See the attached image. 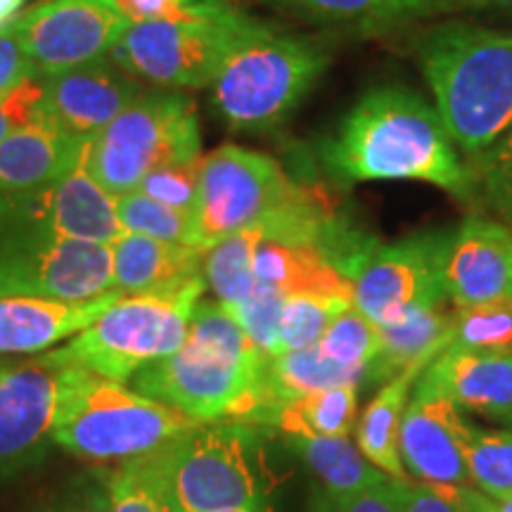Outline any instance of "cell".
<instances>
[{
    "instance_id": "cell-1",
    "label": "cell",
    "mask_w": 512,
    "mask_h": 512,
    "mask_svg": "<svg viewBox=\"0 0 512 512\" xmlns=\"http://www.w3.org/2000/svg\"><path fill=\"white\" fill-rule=\"evenodd\" d=\"M325 159L349 183L408 178L458 197L472 192L467 166L437 107L406 88H380L358 100Z\"/></svg>"
},
{
    "instance_id": "cell-2",
    "label": "cell",
    "mask_w": 512,
    "mask_h": 512,
    "mask_svg": "<svg viewBox=\"0 0 512 512\" xmlns=\"http://www.w3.org/2000/svg\"><path fill=\"white\" fill-rule=\"evenodd\" d=\"M268 358L226 306L200 299L176 354L133 377V389L197 422H256Z\"/></svg>"
},
{
    "instance_id": "cell-3",
    "label": "cell",
    "mask_w": 512,
    "mask_h": 512,
    "mask_svg": "<svg viewBox=\"0 0 512 512\" xmlns=\"http://www.w3.org/2000/svg\"><path fill=\"white\" fill-rule=\"evenodd\" d=\"M197 230L204 252L242 230H259L264 240L325 249L330 209L316 192L294 183L271 157L221 145L200 162Z\"/></svg>"
},
{
    "instance_id": "cell-4",
    "label": "cell",
    "mask_w": 512,
    "mask_h": 512,
    "mask_svg": "<svg viewBox=\"0 0 512 512\" xmlns=\"http://www.w3.org/2000/svg\"><path fill=\"white\" fill-rule=\"evenodd\" d=\"M420 64L437 112L467 159L512 126V34L446 24L422 41Z\"/></svg>"
},
{
    "instance_id": "cell-5",
    "label": "cell",
    "mask_w": 512,
    "mask_h": 512,
    "mask_svg": "<svg viewBox=\"0 0 512 512\" xmlns=\"http://www.w3.org/2000/svg\"><path fill=\"white\" fill-rule=\"evenodd\" d=\"M200 425L124 382L81 368L57 411L50 439L74 456L126 463L169 451Z\"/></svg>"
},
{
    "instance_id": "cell-6",
    "label": "cell",
    "mask_w": 512,
    "mask_h": 512,
    "mask_svg": "<svg viewBox=\"0 0 512 512\" xmlns=\"http://www.w3.org/2000/svg\"><path fill=\"white\" fill-rule=\"evenodd\" d=\"M259 24L230 0H190L171 17L128 24L110 57L155 88H207Z\"/></svg>"
},
{
    "instance_id": "cell-7",
    "label": "cell",
    "mask_w": 512,
    "mask_h": 512,
    "mask_svg": "<svg viewBox=\"0 0 512 512\" xmlns=\"http://www.w3.org/2000/svg\"><path fill=\"white\" fill-rule=\"evenodd\" d=\"M207 283L162 294H121L88 328L67 344L46 351L55 363L81 366L114 382L133 380L140 370L176 354L188 337L190 316Z\"/></svg>"
},
{
    "instance_id": "cell-8",
    "label": "cell",
    "mask_w": 512,
    "mask_h": 512,
    "mask_svg": "<svg viewBox=\"0 0 512 512\" xmlns=\"http://www.w3.org/2000/svg\"><path fill=\"white\" fill-rule=\"evenodd\" d=\"M325 67L328 55L316 41L261 22L223 62L211 95L230 126L268 128L302 102Z\"/></svg>"
},
{
    "instance_id": "cell-9",
    "label": "cell",
    "mask_w": 512,
    "mask_h": 512,
    "mask_svg": "<svg viewBox=\"0 0 512 512\" xmlns=\"http://www.w3.org/2000/svg\"><path fill=\"white\" fill-rule=\"evenodd\" d=\"M202 157L200 119L188 95L155 88L138 95L91 140L88 169L110 195L138 190L150 171Z\"/></svg>"
},
{
    "instance_id": "cell-10",
    "label": "cell",
    "mask_w": 512,
    "mask_h": 512,
    "mask_svg": "<svg viewBox=\"0 0 512 512\" xmlns=\"http://www.w3.org/2000/svg\"><path fill=\"white\" fill-rule=\"evenodd\" d=\"M112 290L110 247L60 238L0 192V297L88 302Z\"/></svg>"
},
{
    "instance_id": "cell-11",
    "label": "cell",
    "mask_w": 512,
    "mask_h": 512,
    "mask_svg": "<svg viewBox=\"0 0 512 512\" xmlns=\"http://www.w3.org/2000/svg\"><path fill=\"white\" fill-rule=\"evenodd\" d=\"M164 477L171 512L268 508L245 422H202L164 453Z\"/></svg>"
},
{
    "instance_id": "cell-12",
    "label": "cell",
    "mask_w": 512,
    "mask_h": 512,
    "mask_svg": "<svg viewBox=\"0 0 512 512\" xmlns=\"http://www.w3.org/2000/svg\"><path fill=\"white\" fill-rule=\"evenodd\" d=\"M128 24L117 0H43L12 29L31 67L55 76L110 57Z\"/></svg>"
},
{
    "instance_id": "cell-13",
    "label": "cell",
    "mask_w": 512,
    "mask_h": 512,
    "mask_svg": "<svg viewBox=\"0 0 512 512\" xmlns=\"http://www.w3.org/2000/svg\"><path fill=\"white\" fill-rule=\"evenodd\" d=\"M448 235H413L358 254L347 268L354 285L351 304L382 325L413 306L448 302L441 280Z\"/></svg>"
},
{
    "instance_id": "cell-14",
    "label": "cell",
    "mask_w": 512,
    "mask_h": 512,
    "mask_svg": "<svg viewBox=\"0 0 512 512\" xmlns=\"http://www.w3.org/2000/svg\"><path fill=\"white\" fill-rule=\"evenodd\" d=\"M79 370L46 354L24 363L0 361V460L31 456L50 439Z\"/></svg>"
},
{
    "instance_id": "cell-15",
    "label": "cell",
    "mask_w": 512,
    "mask_h": 512,
    "mask_svg": "<svg viewBox=\"0 0 512 512\" xmlns=\"http://www.w3.org/2000/svg\"><path fill=\"white\" fill-rule=\"evenodd\" d=\"M88 150L91 143L60 181L8 197L24 216L60 238L112 247L126 230L117 214V197L102 188L88 169Z\"/></svg>"
},
{
    "instance_id": "cell-16",
    "label": "cell",
    "mask_w": 512,
    "mask_h": 512,
    "mask_svg": "<svg viewBox=\"0 0 512 512\" xmlns=\"http://www.w3.org/2000/svg\"><path fill=\"white\" fill-rule=\"evenodd\" d=\"M472 425L446 396L415 387L399 430L401 463L418 482L467 486Z\"/></svg>"
},
{
    "instance_id": "cell-17",
    "label": "cell",
    "mask_w": 512,
    "mask_h": 512,
    "mask_svg": "<svg viewBox=\"0 0 512 512\" xmlns=\"http://www.w3.org/2000/svg\"><path fill=\"white\" fill-rule=\"evenodd\" d=\"M441 280L456 309L512 299V228L482 216L460 223L448 235Z\"/></svg>"
},
{
    "instance_id": "cell-18",
    "label": "cell",
    "mask_w": 512,
    "mask_h": 512,
    "mask_svg": "<svg viewBox=\"0 0 512 512\" xmlns=\"http://www.w3.org/2000/svg\"><path fill=\"white\" fill-rule=\"evenodd\" d=\"M143 91V83L124 72L112 57H102L69 72L46 76V112L69 136L91 140Z\"/></svg>"
},
{
    "instance_id": "cell-19",
    "label": "cell",
    "mask_w": 512,
    "mask_h": 512,
    "mask_svg": "<svg viewBox=\"0 0 512 512\" xmlns=\"http://www.w3.org/2000/svg\"><path fill=\"white\" fill-rule=\"evenodd\" d=\"M415 387L491 420L512 422V354L444 349L422 370Z\"/></svg>"
},
{
    "instance_id": "cell-20",
    "label": "cell",
    "mask_w": 512,
    "mask_h": 512,
    "mask_svg": "<svg viewBox=\"0 0 512 512\" xmlns=\"http://www.w3.org/2000/svg\"><path fill=\"white\" fill-rule=\"evenodd\" d=\"M121 297L112 290L88 302L0 297V354H38L74 337Z\"/></svg>"
},
{
    "instance_id": "cell-21",
    "label": "cell",
    "mask_w": 512,
    "mask_h": 512,
    "mask_svg": "<svg viewBox=\"0 0 512 512\" xmlns=\"http://www.w3.org/2000/svg\"><path fill=\"white\" fill-rule=\"evenodd\" d=\"M91 140L69 136L50 117L19 128L0 143V192L19 195L48 188L72 169Z\"/></svg>"
},
{
    "instance_id": "cell-22",
    "label": "cell",
    "mask_w": 512,
    "mask_h": 512,
    "mask_svg": "<svg viewBox=\"0 0 512 512\" xmlns=\"http://www.w3.org/2000/svg\"><path fill=\"white\" fill-rule=\"evenodd\" d=\"M112 249V285L121 294H162L202 280V249L124 233Z\"/></svg>"
},
{
    "instance_id": "cell-23",
    "label": "cell",
    "mask_w": 512,
    "mask_h": 512,
    "mask_svg": "<svg viewBox=\"0 0 512 512\" xmlns=\"http://www.w3.org/2000/svg\"><path fill=\"white\" fill-rule=\"evenodd\" d=\"M256 283L283 294H320L354 302L351 278L320 245L261 240L254 254Z\"/></svg>"
},
{
    "instance_id": "cell-24",
    "label": "cell",
    "mask_w": 512,
    "mask_h": 512,
    "mask_svg": "<svg viewBox=\"0 0 512 512\" xmlns=\"http://www.w3.org/2000/svg\"><path fill=\"white\" fill-rule=\"evenodd\" d=\"M453 318L456 309L448 311L439 302L413 306L389 323L377 325L380 351L368 363L366 380L387 384L415 361H434L451 342Z\"/></svg>"
},
{
    "instance_id": "cell-25",
    "label": "cell",
    "mask_w": 512,
    "mask_h": 512,
    "mask_svg": "<svg viewBox=\"0 0 512 512\" xmlns=\"http://www.w3.org/2000/svg\"><path fill=\"white\" fill-rule=\"evenodd\" d=\"M275 8L339 27L361 31H382L415 19L451 15L465 8H477L472 0H264Z\"/></svg>"
},
{
    "instance_id": "cell-26",
    "label": "cell",
    "mask_w": 512,
    "mask_h": 512,
    "mask_svg": "<svg viewBox=\"0 0 512 512\" xmlns=\"http://www.w3.org/2000/svg\"><path fill=\"white\" fill-rule=\"evenodd\" d=\"M366 370V366H344L332 361L318 349V344L275 354L266 361L264 394H261V411L256 415V422H266L275 408L299 396L342 387V384H361V380H366Z\"/></svg>"
},
{
    "instance_id": "cell-27",
    "label": "cell",
    "mask_w": 512,
    "mask_h": 512,
    "mask_svg": "<svg viewBox=\"0 0 512 512\" xmlns=\"http://www.w3.org/2000/svg\"><path fill=\"white\" fill-rule=\"evenodd\" d=\"M432 361H415L394 380H389L368 403L361 420L356 425V446L375 467H380L384 475L403 479L406 467L399 456V430L403 413L411 401V389L420 380L422 370Z\"/></svg>"
},
{
    "instance_id": "cell-28",
    "label": "cell",
    "mask_w": 512,
    "mask_h": 512,
    "mask_svg": "<svg viewBox=\"0 0 512 512\" xmlns=\"http://www.w3.org/2000/svg\"><path fill=\"white\" fill-rule=\"evenodd\" d=\"M287 444L313 477L323 484L328 501L356 496L370 486L380 484L389 475L363 456L349 437H323V434H285Z\"/></svg>"
},
{
    "instance_id": "cell-29",
    "label": "cell",
    "mask_w": 512,
    "mask_h": 512,
    "mask_svg": "<svg viewBox=\"0 0 512 512\" xmlns=\"http://www.w3.org/2000/svg\"><path fill=\"white\" fill-rule=\"evenodd\" d=\"M358 384L323 389L278 406L266 425L283 434H323V437H349L356 425Z\"/></svg>"
},
{
    "instance_id": "cell-30",
    "label": "cell",
    "mask_w": 512,
    "mask_h": 512,
    "mask_svg": "<svg viewBox=\"0 0 512 512\" xmlns=\"http://www.w3.org/2000/svg\"><path fill=\"white\" fill-rule=\"evenodd\" d=\"M264 235L259 230H242L211 245L202 256L204 283L214 292L216 302L235 306L249 299L256 290L254 254Z\"/></svg>"
},
{
    "instance_id": "cell-31",
    "label": "cell",
    "mask_w": 512,
    "mask_h": 512,
    "mask_svg": "<svg viewBox=\"0 0 512 512\" xmlns=\"http://www.w3.org/2000/svg\"><path fill=\"white\" fill-rule=\"evenodd\" d=\"M117 214L126 233H138L147 235V238L171 242V245L202 249L197 216L190 214V211L152 200L145 192L133 190L126 192V195H119Z\"/></svg>"
},
{
    "instance_id": "cell-32",
    "label": "cell",
    "mask_w": 512,
    "mask_h": 512,
    "mask_svg": "<svg viewBox=\"0 0 512 512\" xmlns=\"http://www.w3.org/2000/svg\"><path fill=\"white\" fill-rule=\"evenodd\" d=\"M164 453L126 460L114 467L105 486L112 512H171L166 496Z\"/></svg>"
},
{
    "instance_id": "cell-33",
    "label": "cell",
    "mask_w": 512,
    "mask_h": 512,
    "mask_svg": "<svg viewBox=\"0 0 512 512\" xmlns=\"http://www.w3.org/2000/svg\"><path fill=\"white\" fill-rule=\"evenodd\" d=\"M446 349L472 354H512V299L456 309Z\"/></svg>"
},
{
    "instance_id": "cell-34",
    "label": "cell",
    "mask_w": 512,
    "mask_h": 512,
    "mask_svg": "<svg viewBox=\"0 0 512 512\" xmlns=\"http://www.w3.org/2000/svg\"><path fill=\"white\" fill-rule=\"evenodd\" d=\"M347 306H351L347 299L320 297V294H287L275 354L316 347L328 332L332 320Z\"/></svg>"
},
{
    "instance_id": "cell-35",
    "label": "cell",
    "mask_w": 512,
    "mask_h": 512,
    "mask_svg": "<svg viewBox=\"0 0 512 512\" xmlns=\"http://www.w3.org/2000/svg\"><path fill=\"white\" fill-rule=\"evenodd\" d=\"M467 472L470 482L494 501L512 496V432H489L472 425Z\"/></svg>"
},
{
    "instance_id": "cell-36",
    "label": "cell",
    "mask_w": 512,
    "mask_h": 512,
    "mask_svg": "<svg viewBox=\"0 0 512 512\" xmlns=\"http://www.w3.org/2000/svg\"><path fill=\"white\" fill-rule=\"evenodd\" d=\"M318 349L332 361L344 366H366L380 351V330L354 304L332 320L328 332L318 342Z\"/></svg>"
},
{
    "instance_id": "cell-37",
    "label": "cell",
    "mask_w": 512,
    "mask_h": 512,
    "mask_svg": "<svg viewBox=\"0 0 512 512\" xmlns=\"http://www.w3.org/2000/svg\"><path fill=\"white\" fill-rule=\"evenodd\" d=\"M472 192H482L491 207L512 214V126L486 150L465 162Z\"/></svg>"
},
{
    "instance_id": "cell-38",
    "label": "cell",
    "mask_w": 512,
    "mask_h": 512,
    "mask_svg": "<svg viewBox=\"0 0 512 512\" xmlns=\"http://www.w3.org/2000/svg\"><path fill=\"white\" fill-rule=\"evenodd\" d=\"M287 294L273 287L256 285L254 294L245 299L242 304L226 306L233 313L235 320L240 323V328L247 332V337L256 344V349L261 351L266 358L275 354V344H278V328H280V316H283Z\"/></svg>"
},
{
    "instance_id": "cell-39",
    "label": "cell",
    "mask_w": 512,
    "mask_h": 512,
    "mask_svg": "<svg viewBox=\"0 0 512 512\" xmlns=\"http://www.w3.org/2000/svg\"><path fill=\"white\" fill-rule=\"evenodd\" d=\"M200 162L185 164H166L150 171L138 185L152 200L169 204V207L190 211L197 216V202H200Z\"/></svg>"
},
{
    "instance_id": "cell-40",
    "label": "cell",
    "mask_w": 512,
    "mask_h": 512,
    "mask_svg": "<svg viewBox=\"0 0 512 512\" xmlns=\"http://www.w3.org/2000/svg\"><path fill=\"white\" fill-rule=\"evenodd\" d=\"M46 98V76L38 74L36 69L5 93H0V143L19 128L48 117Z\"/></svg>"
},
{
    "instance_id": "cell-41",
    "label": "cell",
    "mask_w": 512,
    "mask_h": 512,
    "mask_svg": "<svg viewBox=\"0 0 512 512\" xmlns=\"http://www.w3.org/2000/svg\"><path fill=\"white\" fill-rule=\"evenodd\" d=\"M399 512H467L458 496V486L427 484L401 479Z\"/></svg>"
},
{
    "instance_id": "cell-42",
    "label": "cell",
    "mask_w": 512,
    "mask_h": 512,
    "mask_svg": "<svg viewBox=\"0 0 512 512\" xmlns=\"http://www.w3.org/2000/svg\"><path fill=\"white\" fill-rule=\"evenodd\" d=\"M399 498L401 479L387 477L384 482L370 486L361 494L342 498V501H328L325 512H399Z\"/></svg>"
},
{
    "instance_id": "cell-43",
    "label": "cell",
    "mask_w": 512,
    "mask_h": 512,
    "mask_svg": "<svg viewBox=\"0 0 512 512\" xmlns=\"http://www.w3.org/2000/svg\"><path fill=\"white\" fill-rule=\"evenodd\" d=\"M12 22L0 27V93H5L15 83L22 81L29 72H34L22 46H19Z\"/></svg>"
},
{
    "instance_id": "cell-44",
    "label": "cell",
    "mask_w": 512,
    "mask_h": 512,
    "mask_svg": "<svg viewBox=\"0 0 512 512\" xmlns=\"http://www.w3.org/2000/svg\"><path fill=\"white\" fill-rule=\"evenodd\" d=\"M188 3L190 0H117V5L131 22H152V19L171 17Z\"/></svg>"
},
{
    "instance_id": "cell-45",
    "label": "cell",
    "mask_w": 512,
    "mask_h": 512,
    "mask_svg": "<svg viewBox=\"0 0 512 512\" xmlns=\"http://www.w3.org/2000/svg\"><path fill=\"white\" fill-rule=\"evenodd\" d=\"M62 512H112L110 494H107V489H91L74 498Z\"/></svg>"
},
{
    "instance_id": "cell-46",
    "label": "cell",
    "mask_w": 512,
    "mask_h": 512,
    "mask_svg": "<svg viewBox=\"0 0 512 512\" xmlns=\"http://www.w3.org/2000/svg\"><path fill=\"white\" fill-rule=\"evenodd\" d=\"M24 3H27V0H0V27H5L12 19L22 15Z\"/></svg>"
},
{
    "instance_id": "cell-47",
    "label": "cell",
    "mask_w": 512,
    "mask_h": 512,
    "mask_svg": "<svg viewBox=\"0 0 512 512\" xmlns=\"http://www.w3.org/2000/svg\"><path fill=\"white\" fill-rule=\"evenodd\" d=\"M477 8H484V5H496V8H512V0H472Z\"/></svg>"
},
{
    "instance_id": "cell-48",
    "label": "cell",
    "mask_w": 512,
    "mask_h": 512,
    "mask_svg": "<svg viewBox=\"0 0 512 512\" xmlns=\"http://www.w3.org/2000/svg\"><path fill=\"white\" fill-rule=\"evenodd\" d=\"M223 512H271L268 508L264 510H249V508H238V510H223Z\"/></svg>"
}]
</instances>
